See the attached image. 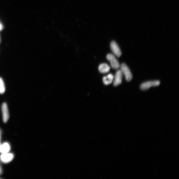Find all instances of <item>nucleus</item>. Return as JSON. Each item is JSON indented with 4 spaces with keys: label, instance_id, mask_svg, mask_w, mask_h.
I'll use <instances>...</instances> for the list:
<instances>
[{
    "label": "nucleus",
    "instance_id": "1",
    "mask_svg": "<svg viewBox=\"0 0 179 179\" xmlns=\"http://www.w3.org/2000/svg\"><path fill=\"white\" fill-rule=\"evenodd\" d=\"M120 69V70L122 74L125 76L126 81H130L133 78V76L128 66L125 63H122L121 65Z\"/></svg>",
    "mask_w": 179,
    "mask_h": 179
},
{
    "label": "nucleus",
    "instance_id": "2",
    "mask_svg": "<svg viewBox=\"0 0 179 179\" xmlns=\"http://www.w3.org/2000/svg\"><path fill=\"white\" fill-rule=\"evenodd\" d=\"M107 59L111 63V67L114 69L117 70L120 67L119 62L113 54H109L107 55Z\"/></svg>",
    "mask_w": 179,
    "mask_h": 179
},
{
    "label": "nucleus",
    "instance_id": "3",
    "mask_svg": "<svg viewBox=\"0 0 179 179\" xmlns=\"http://www.w3.org/2000/svg\"><path fill=\"white\" fill-rule=\"evenodd\" d=\"M160 83V82L158 80L145 82L140 85V88L142 90H147L151 87L159 86Z\"/></svg>",
    "mask_w": 179,
    "mask_h": 179
},
{
    "label": "nucleus",
    "instance_id": "4",
    "mask_svg": "<svg viewBox=\"0 0 179 179\" xmlns=\"http://www.w3.org/2000/svg\"><path fill=\"white\" fill-rule=\"evenodd\" d=\"M14 155L12 153H9L2 154L0 156V159L4 163H7L12 160Z\"/></svg>",
    "mask_w": 179,
    "mask_h": 179
},
{
    "label": "nucleus",
    "instance_id": "5",
    "mask_svg": "<svg viewBox=\"0 0 179 179\" xmlns=\"http://www.w3.org/2000/svg\"><path fill=\"white\" fill-rule=\"evenodd\" d=\"M2 111L3 119L4 122L6 123L7 122L9 118V109H8L7 104L6 103H4L2 104Z\"/></svg>",
    "mask_w": 179,
    "mask_h": 179
},
{
    "label": "nucleus",
    "instance_id": "6",
    "mask_svg": "<svg viewBox=\"0 0 179 179\" xmlns=\"http://www.w3.org/2000/svg\"><path fill=\"white\" fill-rule=\"evenodd\" d=\"M111 50L113 53L118 57H120L122 55L120 49L117 43L115 41H112L110 45Z\"/></svg>",
    "mask_w": 179,
    "mask_h": 179
},
{
    "label": "nucleus",
    "instance_id": "7",
    "mask_svg": "<svg viewBox=\"0 0 179 179\" xmlns=\"http://www.w3.org/2000/svg\"><path fill=\"white\" fill-rule=\"evenodd\" d=\"M122 75L120 70H118L117 71L114 78V85L115 86H117L122 83Z\"/></svg>",
    "mask_w": 179,
    "mask_h": 179
},
{
    "label": "nucleus",
    "instance_id": "8",
    "mask_svg": "<svg viewBox=\"0 0 179 179\" xmlns=\"http://www.w3.org/2000/svg\"><path fill=\"white\" fill-rule=\"evenodd\" d=\"M114 77L112 74H109L107 76H104L103 78L104 83L107 85L112 83Z\"/></svg>",
    "mask_w": 179,
    "mask_h": 179
},
{
    "label": "nucleus",
    "instance_id": "9",
    "mask_svg": "<svg viewBox=\"0 0 179 179\" xmlns=\"http://www.w3.org/2000/svg\"><path fill=\"white\" fill-rule=\"evenodd\" d=\"M110 67L106 63H102L99 65V70L101 73H105L108 72L109 71Z\"/></svg>",
    "mask_w": 179,
    "mask_h": 179
},
{
    "label": "nucleus",
    "instance_id": "10",
    "mask_svg": "<svg viewBox=\"0 0 179 179\" xmlns=\"http://www.w3.org/2000/svg\"><path fill=\"white\" fill-rule=\"evenodd\" d=\"M10 150V146L9 143L5 142L1 145L0 152L2 154L8 153Z\"/></svg>",
    "mask_w": 179,
    "mask_h": 179
},
{
    "label": "nucleus",
    "instance_id": "11",
    "mask_svg": "<svg viewBox=\"0 0 179 179\" xmlns=\"http://www.w3.org/2000/svg\"><path fill=\"white\" fill-rule=\"evenodd\" d=\"M5 88L4 81L2 78H0V94H3L5 92Z\"/></svg>",
    "mask_w": 179,
    "mask_h": 179
},
{
    "label": "nucleus",
    "instance_id": "12",
    "mask_svg": "<svg viewBox=\"0 0 179 179\" xmlns=\"http://www.w3.org/2000/svg\"><path fill=\"white\" fill-rule=\"evenodd\" d=\"M3 27L1 24L0 23V31H1Z\"/></svg>",
    "mask_w": 179,
    "mask_h": 179
},
{
    "label": "nucleus",
    "instance_id": "13",
    "mask_svg": "<svg viewBox=\"0 0 179 179\" xmlns=\"http://www.w3.org/2000/svg\"><path fill=\"white\" fill-rule=\"evenodd\" d=\"M2 173V170L1 169V165H0V175H1Z\"/></svg>",
    "mask_w": 179,
    "mask_h": 179
},
{
    "label": "nucleus",
    "instance_id": "14",
    "mask_svg": "<svg viewBox=\"0 0 179 179\" xmlns=\"http://www.w3.org/2000/svg\"><path fill=\"white\" fill-rule=\"evenodd\" d=\"M1 131L0 130V140H1ZM1 142H0V149H1Z\"/></svg>",
    "mask_w": 179,
    "mask_h": 179
}]
</instances>
